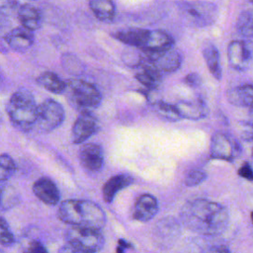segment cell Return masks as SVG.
<instances>
[{
	"label": "cell",
	"mask_w": 253,
	"mask_h": 253,
	"mask_svg": "<svg viewBox=\"0 0 253 253\" xmlns=\"http://www.w3.org/2000/svg\"><path fill=\"white\" fill-rule=\"evenodd\" d=\"M183 224L193 232L202 235H217L227 227L229 215L220 204L205 199L187 202L181 209Z\"/></svg>",
	"instance_id": "obj_1"
},
{
	"label": "cell",
	"mask_w": 253,
	"mask_h": 253,
	"mask_svg": "<svg viewBox=\"0 0 253 253\" xmlns=\"http://www.w3.org/2000/svg\"><path fill=\"white\" fill-rule=\"evenodd\" d=\"M58 218L71 226L100 230L106 224V213L96 203L87 200H65L57 211Z\"/></svg>",
	"instance_id": "obj_2"
},
{
	"label": "cell",
	"mask_w": 253,
	"mask_h": 253,
	"mask_svg": "<svg viewBox=\"0 0 253 253\" xmlns=\"http://www.w3.org/2000/svg\"><path fill=\"white\" fill-rule=\"evenodd\" d=\"M7 115L15 127L22 131H30L34 128L38 105L31 91L25 88L15 91L6 105Z\"/></svg>",
	"instance_id": "obj_3"
},
{
	"label": "cell",
	"mask_w": 253,
	"mask_h": 253,
	"mask_svg": "<svg viewBox=\"0 0 253 253\" xmlns=\"http://www.w3.org/2000/svg\"><path fill=\"white\" fill-rule=\"evenodd\" d=\"M65 95L71 107L80 113H92L102 102L100 91L93 84L81 79H69L65 82Z\"/></svg>",
	"instance_id": "obj_4"
},
{
	"label": "cell",
	"mask_w": 253,
	"mask_h": 253,
	"mask_svg": "<svg viewBox=\"0 0 253 253\" xmlns=\"http://www.w3.org/2000/svg\"><path fill=\"white\" fill-rule=\"evenodd\" d=\"M65 119L63 107L53 99H46L38 106L36 127L41 132H50L58 127Z\"/></svg>",
	"instance_id": "obj_5"
},
{
	"label": "cell",
	"mask_w": 253,
	"mask_h": 253,
	"mask_svg": "<svg viewBox=\"0 0 253 253\" xmlns=\"http://www.w3.org/2000/svg\"><path fill=\"white\" fill-rule=\"evenodd\" d=\"M65 239L67 243L91 253L99 252L105 244V238L100 230L78 226L67 228Z\"/></svg>",
	"instance_id": "obj_6"
},
{
	"label": "cell",
	"mask_w": 253,
	"mask_h": 253,
	"mask_svg": "<svg viewBox=\"0 0 253 253\" xmlns=\"http://www.w3.org/2000/svg\"><path fill=\"white\" fill-rule=\"evenodd\" d=\"M240 153L241 146L231 134L221 131L212 134L210 145L211 158L233 161Z\"/></svg>",
	"instance_id": "obj_7"
},
{
	"label": "cell",
	"mask_w": 253,
	"mask_h": 253,
	"mask_svg": "<svg viewBox=\"0 0 253 253\" xmlns=\"http://www.w3.org/2000/svg\"><path fill=\"white\" fill-rule=\"evenodd\" d=\"M180 8L187 21L197 27L211 25L216 18V6L210 2H183Z\"/></svg>",
	"instance_id": "obj_8"
},
{
	"label": "cell",
	"mask_w": 253,
	"mask_h": 253,
	"mask_svg": "<svg viewBox=\"0 0 253 253\" xmlns=\"http://www.w3.org/2000/svg\"><path fill=\"white\" fill-rule=\"evenodd\" d=\"M142 53L144 60L161 74L175 72L182 64V55L174 47L158 52L142 51Z\"/></svg>",
	"instance_id": "obj_9"
},
{
	"label": "cell",
	"mask_w": 253,
	"mask_h": 253,
	"mask_svg": "<svg viewBox=\"0 0 253 253\" xmlns=\"http://www.w3.org/2000/svg\"><path fill=\"white\" fill-rule=\"evenodd\" d=\"M227 59L234 70L245 71L250 65L251 48L245 41L234 40L228 44Z\"/></svg>",
	"instance_id": "obj_10"
},
{
	"label": "cell",
	"mask_w": 253,
	"mask_h": 253,
	"mask_svg": "<svg viewBox=\"0 0 253 253\" xmlns=\"http://www.w3.org/2000/svg\"><path fill=\"white\" fill-rule=\"evenodd\" d=\"M99 122L92 113H80L72 127V141L75 144L86 141L99 130Z\"/></svg>",
	"instance_id": "obj_11"
},
{
	"label": "cell",
	"mask_w": 253,
	"mask_h": 253,
	"mask_svg": "<svg viewBox=\"0 0 253 253\" xmlns=\"http://www.w3.org/2000/svg\"><path fill=\"white\" fill-rule=\"evenodd\" d=\"M79 161L81 166L88 172H98L104 164V152L100 145L96 143H85L79 151Z\"/></svg>",
	"instance_id": "obj_12"
},
{
	"label": "cell",
	"mask_w": 253,
	"mask_h": 253,
	"mask_svg": "<svg viewBox=\"0 0 253 253\" xmlns=\"http://www.w3.org/2000/svg\"><path fill=\"white\" fill-rule=\"evenodd\" d=\"M149 32L150 30L140 28H124L116 31L113 36L116 40L130 47L143 50L149 37Z\"/></svg>",
	"instance_id": "obj_13"
},
{
	"label": "cell",
	"mask_w": 253,
	"mask_h": 253,
	"mask_svg": "<svg viewBox=\"0 0 253 253\" xmlns=\"http://www.w3.org/2000/svg\"><path fill=\"white\" fill-rule=\"evenodd\" d=\"M35 196L47 206H55L60 199V193L55 183L47 178L41 177L33 185Z\"/></svg>",
	"instance_id": "obj_14"
},
{
	"label": "cell",
	"mask_w": 253,
	"mask_h": 253,
	"mask_svg": "<svg viewBox=\"0 0 253 253\" xmlns=\"http://www.w3.org/2000/svg\"><path fill=\"white\" fill-rule=\"evenodd\" d=\"M158 209L157 199L150 194H143L135 201L132 210V216L135 220L146 222L156 215Z\"/></svg>",
	"instance_id": "obj_15"
},
{
	"label": "cell",
	"mask_w": 253,
	"mask_h": 253,
	"mask_svg": "<svg viewBox=\"0 0 253 253\" xmlns=\"http://www.w3.org/2000/svg\"><path fill=\"white\" fill-rule=\"evenodd\" d=\"M3 40L11 49L18 52H24L33 45L35 36L33 32L23 27H17L11 29Z\"/></svg>",
	"instance_id": "obj_16"
},
{
	"label": "cell",
	"mask_w": 253,
	"mask_h": 253,
	"mask_svg": "<svg viewBox=\"0 0 253 253\" xmlns=\"http://www.w3.org/2000/svg\"><path fill=\"white\" fill-rule=\"evenodd\" d=\"M18 19L22 24V27L34 32L39 30L42 24V14L34 5L31 4H23L19 6L18 10Z\"/></svg>",
	"instance_id": "obj_17"
},
{
	"label": "cell",
	"mask_w": 253,
	"mask_h": 253,
	"mask_svg": "<svg viewBox=\"0 0 253 253\" xmlns=\"http://www.w3.org/2000/svg\"><path fill=\"white\" fill-rule=\"evenodd\" d=\"M175 108L181 119L196 121L205 118L207 115L206 104L201 98L191 101H180L175 104Z\"/></svg>",
	"instance_id": "obj_18"
},
{
	"label": "cell",
	"mask_w": 253,
	"mask_h": 253,
	"mask_svg": "<svg viewBox=\"0 0 253 253\" xmlns=\"http://www.w3.org/2000/svg\"><path fill=\"white\" fill-rule=\"evenodd\" d=\"M133 183V178L128 174H117L111 177L103 186L102 194L106 203H112L116 195Z\"/></svg>",
	"instance_id": "obj_19"
},
{
	"label": "cell",
	"mask_w": 253,
	"mask_h": 253,
	"mask_svg": "<svg viewBox=\"0 0 253 253\" xmlns=\"http://www.w3.org/2000/svg\"><path fill=\"white\" fill-rule=\"evenodd\" d=\"M174 39L166 32L161 30H153L149 32V37L143 50L145 52H158L172 48Z\"/></svg>",
	"instance_id": "obj_20"
},
{
	"label": "cell",
	"mask_w": 253,
	"mask_h": 253,
	"mask_svg": "<svg viewBox=\"0 0 253 253\" xmlns=\"http://www.w3.org/2000/svg\"><path fill=\"white\" fill-rule=\"evenodd\" d=\"M226 98L233 106L251 108L253 101V87L251 84H245L232 88L227 91Z\"/></svg>",
	"instance_id": "obj_21"
},
{
	"label": "cell",
	"mask_w": 253,
	"mask_h": 253,
	"mask_svg": "<svg viewBox=\"0 0 253 253\" xmlns=\"http://www.w3.org/2000/svg\"><path fill=\"white\" fill-rule=\"evenodd\" d=\"M140 71L135 74L136 80L148 89H156L162 81V74L159 73L152 65L144 60L140 64Z\"/></svg>",
	"instance_id": "obj_22"
},
{
	"label": "cell",
	"mask_w": 253,
	"mask_h": 253,
	"mask_svg": "<svg viewBox=\"0 0 253 253\" xmlns=\"http://www.w3.org/2000/svg\"><path fill=\"white\" fill-rule=\"evenodd\" d=\"M203 55L211 74L217 81H219L222 77V72H221V66H220L219 52L216 46L211 42L207 43L203 47Z\"/></svg>",
	"instance_id": "obj_23"
},
{
	"label": "cell",
	"mask_w": 253,
	"mask_h": 253,
	"mask_svg": "<svg viewBox=\"0 0 253 253\" xmlns=\"http://www.w3.org/2000/svg\"><path fill=\"white\" fill-rule=\"evenodd\" d=\"M37 83L43 89L53 94H62L65 91L66 83L54 72L45 71L37 77Z\"/></svg>",
	"instance_id": "obj_24"
},
{
	"label": "cell",
	"mask_w": 253,
	"mask_h": 253,
	"mask_svg": "<svg viewBox=\"0 0 253 253\" xmlns=\"http://www.w3.org/2000/svg\"><path fill=\"white\" fill-rule=\"evenodd\" d=\"M89 7L99 21L111 22L115 17L116 7L110 0H91Z\"/></svg>",
	"instance_id": "obj_25"
},
{
	"label": "cell",
	"mask_w": 253,
	"mask_h": 253,
	"mask_svg": "<svg viewBox=\"0 0 253 253\" xmlns=\"http://www.w3.org/2000/svg\"><path fill=\"white\" fill-rule=\"evenodd\" d=\"M153 109L158 115V117L170 121V122H177L181 120V117L179 116L175 105H171L169 103L163 102V101H157L153 105Z\"/></svg>",
	"instance_id": "obj_26"
},
{
	"label": "cell",
	"mask_w": 253,
	"mask_h": 253,
	"mask_svg": "<svg viewBox=\"0 0 253 253\" xmlns=\"http://www.w3.org/2000/svg\"><path fill=\"white\" fill-rule=\"evenodd\" d=\"M252 12L250 10L243 11L237 20L236 28L239 34L247 39L252 38L253 34V20H252Z\"/></svg>",
	"instance_id": "obj_27"
},
{
	"label": "cell",
	"mask_w": 253,
	"mask_h": 253,
	"mask_svg": "<svg viewBox=\"0 0 253 253\" xmlns=\"http://www.w3.org/2000/svg\"><path fill=\"white\" fill-rule=\"evenodd\" d=\"M17 169L14 159L6 154H0V184L9 180Z\"/></svg>",
	"instance_id": "obj_28"
},
{
	"label": "cell",
	"mask_w": 253,
	"mask_h": 253,
	"mask_svg": "<svg viewBox=\"0 0 253 253\" xmlns=\"http://www.w3.org/2000/svg\"><path fill=\"white\" fill-rule=\"evenodd\" d=\"M206 179L207 174L205 171L201 169H192L186 174L184 178V183L187 187H196L202 184Z\"/></svg>",
	"instance_id": "obj_29"
},
{
	"label": "cell",
	"mask_w": 253,
	"mask_h": 253,
	"mask_svg": "<svg viewBox=\"0 0 253 253\" xmlns=\"http://www.w3.org/2000/svg\"><path fill=\"white\" fill-rule=\"evenodd\" d=\"M123 59L126 65L132 67H139L143 61L142 51H136L135 49H126L123 55Z\"/></svg>",
	"instance_id": "obj_30"
},
{
	"label": "cell",
	"mask_w": 253,
	"mask_h": 253,
	"mask_svg": "<svg viewBox=\"0 0 253 253\" xmlns=\"http://www.w3.org/2000/svg\"><path fill=\"white\" fill-rule=\"evenodd\" d=\"M15 241L14 235L9 227L6 219L0 216V244L4 246H9Z\"/></svg>",
	"instance_id": "obj_31"
},
{
	"label": "cell",
	"mask_w": 253,
	"mask_h": 253,
	"mask_svg": "<svg viewBox=\"0 0 253 253\" xmlns=\"http://www.w3.org/2000/svg\"><path fill=\"white\" fill-rule=\"evenodd\" d=\"M19 8V3L17 1H9V0H0V15L4 17H8L12 13H14Z\"/></svg>",
	"instance_id": "obj_32"
},
{
	"label": "cell",
	"mask_w": 253,
	"mask_h": 253,
	"mask_svg": "<svg viewBox=\"0 0 253 253\" xmlns=\"http://www.w3.org/2000/svg\"><path fill=\"white\" fill-rule=\"evenodd\" d=\"M23 253H48L43 244L38 240H32L25 247Z\"/></svg>",
	"instance_id": "obj_33"
},
{
	"label": "cell",
	"mask_w": 253,
	"mask_h": 253,
	"mask_svg": "<svg viewBox=\"0 0 253 253\" xmlns=\"http://www.w3.org/2000/svg\"><path fill=\"white\" fill-rule=\"evenodd\" d=\"M184 83L191 88H198L202 85V77L196 72H191L185 76Z\"/></svg>",
	"instance_id": "obj_34"
},
{
	"label": "cell",
	"mask_w": 253,
	"mask_h": 253,
	"mask_svg": "<svg viewBox=\"0 0 253 253\" xmlns=\"http://www.w3.org/2000/svg\"><path fill=\"white\" fill-rule=\"evenodd\" d=\"M238 175L246 180H248L249 182L253 181V172H252V168L251 165L248 162H244L241 167L238 169Z\"/></svg>",
	"instance_id": "obj_35"
},
{
	"label": "cell",
	"mask_w": 253,
	"mask_h": 253,
	"mask_svg": "<svg viewBox=\"0 0 253 253\" xmlns=\"http://www.w3.org/2000/svg\"><path fill=\"white\" fill-rule=\"evenodd\" d=\"M57 253H91V252H88V251H86L84 249H81L79 247H76L74 245L66 243L65 245L61 246L58 249Z\"/></svg>",
	"instance_id": "obj_36"
},
{
	"label": "cell",
	"mask_w": 253,
	"mask_h": 253,
	"mask_svg": "<svg viewBox=\"0 0 253 253\" xmlns=\"http://www.w3.org/2000/svg\"><path fill=\"white\" fill-rule=\"evenodd\" d=\"M11 31L9 21L7 17L0 15V38L4 39V37Z\"/></svg>",
	"instance_id": "obj_37"
},
{
	"label": "cell",
	"mask_w": 253,
	"mask_h": 253,
	"mask_svg": "<svg viewBox=\"0 0 253 253\" xmlns=\"http://www.w3.org/2000/svg\"><path fill=\"white\" fill-rule=\"evenodd\" d=\"M209 253H230L225 246H216L210 250Z\"/></svg>",
	"instance_id": "obj_38"
},
{
	"label": "cell",
	"mask_w": 253,
	"mask_h": 253,
	"mask_svg": "<svg viewBox=\"0 0 253 253\" xmlns=\"http://www.w3.org/2000/svg\"><path fill=\"white\" fill-rule=\"evenodd\" d=\"M119 246H121V247L124 248V249L128 248V247H131V245H130L127 241L124 240V239H119Z\"/></svg>",
	"instance_id": "obj_39"
},
{
	"label": "cell",
	"mask_w": 253,
	"mask_h": 253,
	"mask_svg": "<svg viewBox=\"0 0 253 253\" xmlns=\"http://www.w3.org/2000/svg\"><path fill=\"white\" fill-rule=\"evenodd\" d=\"M116 253H125V249L122 248L121 246H118L117 250H116Z\"/></svg>",
	"instance_id": "obj_40"
},
{
	"label": "cell",
	"mask_w": 253,
	"mask_h": 253,
	"mask_svg": "<svg viewBox=\"0 0 253 253\" xmlns=\"http://www.w3.org/2000/svg\"><path fill=\"white\" fill-rule=\"evenodd\" d=\"M2 184L3 183L0 184V209H1V197H2V186H3Z\"/></svg>",
	"instance_id": "obj_41"
},
{
	"label": "cell",
	"mask_w": 253,
	"mask_h": 253,
	"mask_svg": "<svg viewBox=\"0 0 253 253\" xmlns=\"http://www.w3.org/2000/svg\"><path fill=\"white\" fill-rule=\"evenodd\" d=\"M0 253H4V251H3V250H1V249H0Z\"/></svg>",
	"instance_id": "obj_42"
}]
</instances>
